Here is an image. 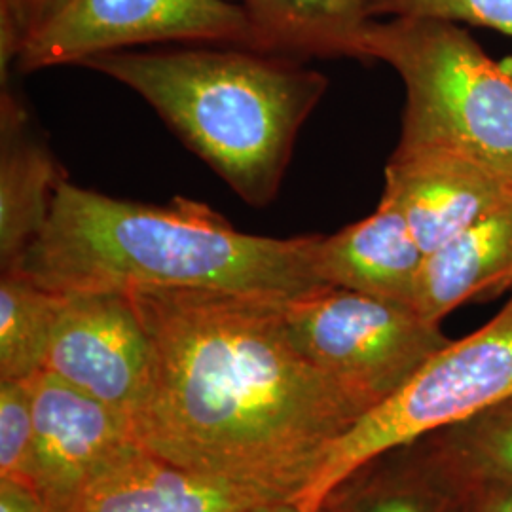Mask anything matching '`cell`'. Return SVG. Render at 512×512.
Wrapping results in <instances>:
<instances>
[{
    "label": "cell",
    "instance_id": "obj_2",
    "mask_svg": "<svg viewBox=\"0 0 512 512\" xmlns=\"http://www.w3.org/2000/svg\"><path fill=\"white\" fill-rule=\"evenodd\" d=\"M319 238L245 234L207 203L131 202L65 181L12 270L57 294L203 289L289 300L329 287L315 268Z\"/></svg>",
    "mask_w": 512,
    "mask_h": 512
},
{
    "label": "cell",
    "instance_id": "obj_18",
    "mask_svg": "<svg viewBox=\"0 0 512 512\" xmlns=\"http://www.w3.org/2000/svg\"><path fill=\"white\" fill-rule=\"evenodd\" d=\"M63 294L38 287L18 270L0 277V382L44 372Z\"/></svg>",
    "mask_w": 512,
    "mask_h": 512
},
{
    "label": "cell",
    "instance_id": "obj_17",
    "mask_svg": "<svg viewBox=\"0 0 512 512\" xmlns=\"http://www.w3.org/2000/svg\"><path fill=\"white\" fill-rule=\"evenodd\" d=\"M414 444L458 495L512 484V397Z\"/></svg>",
    "mask_w": 512,
    "mask_h": 512
},
{
    "label": "cell",
    "instance_id": "obj_5",
    "mask_svg": "<svg viewBox=\"0 0 512 512\" xmlns=\"http://www.w3.org/2000/svg\"><path fill=\"white\" fill-rule=\"evenodd\" d=\"M511 397L512 296L486 325L450 340L395 395L334 440L293 501L304 512H317L325 497L368 461Z\"/></svg>",
    "mask_w": 512,
    "mask_h": 512
},
{
    "label": "cell",
    "instance_id": "obj_24",
    "mask_svg": "<svg viewBox=\"0 0 512 512\" xmlns=\"http://www.w3.org/2000/svg\"><path fill=\"white\" fill-rule=\"evenodd\" d=\"M253 512H304L293 499H275L258 505Z\"/></svg>",
    "mask_w": 512,
    "mask_h": 512
},
{
    "label": "cell",
    "instance_id": "obj_3",
    "mask_svg": "<svg viewBox=\"0 0 512 512\" xmlns=\"http://www.w3.org/2000/svg\"><path fill=\"white\" fill-rule=\"evenodd\" d=\"M80 67L141 95L251 207L274 202L298 133L329 90V78L306 61L243 46L135 48Z\"/></svg>",
    "mask_w": 512,
    "mask_h": 512
},
{
    "label": "cell",
    "instance_id": "obj_12",
    "mask_svg": "<svg viewBox=\"0 0 512 512\" xmlns=\"http://www.w3.org/2000/svg\"><path fill=\"white\" fill-rule=\"evenodd\" d=\"M423 260L425 251L408 222L384 200L366 219L321 236L315 249V268L325 285L412 308Z\"/></svg>",
    "mask_w": 512,
    "mask_h": 512
},
{
    "label": "cell",
    "instance_id": "obj_21",
    "mask_svg": "<svg viewBox=\"0 0 512 512\" xmlns=\"http://www.w3.org/2000/svg\"><path fill=\"white\" fill-rule=\"evenodd\" d=\"M69 0H0V73L14 67L23 42Z\"/></svg>",
    "mask_w": 512,
    "mask_h": 512
},
{
    "label": "cell",
    "instance_id": "obj_13",
    "mask_svg": "<svg viewBox=\"0 0 512 512\" xmlns=\"http://www.w3.org/2000/svg\"><path fill=\"white\" fill-rule=\"evenodd\" d=\"M65 169L33 129L29 112L2 86L0 99V266L12 270L44 228Z\"/></svg>",
    "mask_w": 512,
    "mask_h": 512
},
{
    "label": "cell",
    "instance_id": "obj_20",
    "mask_svg": "<svg viewBox=\"0 0 512 512\" xmlns=\"http://www.w3.org/2000/svg\"><path fill=\"white\" fill-rule=\"evenodd\" d=\"M370 18H440L512 38V0H370Z\"/></svg>",
    "mask_w": 512,
    "mask_h": 512
},
{
    "label": "cell",
    "instance_id": "obj_4",
    "mask_svg": "<svg viewBox=\"0 0 512 512\" xmlns=\"http://www.w3.org/2000/svg\"><path fill=\"white\" fill-rule=\"evenodd\" d=\"M366 63L404 84L399 148H450L512 177V69L484 52L465 25L440 18H372Z\"/></svg>",
    "mask_w": 512,
    "mask_h": 512
},
{
    "label": "cell",
    "instance_id": "obj_14",
    "mask_svg": "<svg viewBox=\"0 0 512 512\" xmlns=\"http://www.w3.org/2000/svg\"><path fill=\"white\" fill-rule=\"evenodd\" d=\"M512 289V200L427 253L414 308L439 323L459 306Z\"/></svg>",
    "mask_w": 512,
    "mask_h": 512
},
{
    "label": "cell",
    "instance_id": "obj_22",
    "mask_svg": "<svg viewBox=\"0 0 512 512\" xmlns=\"http://www.w3.org/2000/svg\"><path fill=\"white\" fill-rule=\"evenodd\" d=\"M458 497V512H512V484L476 486Z\"/></svg>",
    "mask_w": 512,
    "mask_h": 512
},
{
    "label": "cell",
    "instance_id": "obj_19",
    "mask_svg": "<svg viewBox=\"0 0 512 512\" xmlns=\"http://www.w3.org/2000/svg\"><path fill=\"white\" fill-rule=\"evenodd\" d=\"M35 421L31 385L0 382V478L33 486Z\"/></svg>",
    "mask_w": 512,
    "mask_h": 512
},
{
    "label": "cell",
    "instance_id": "obj_16",
    "mask_svg": "<svg viewBox=\"0 0 512 512\" xmlns=\"http://www.w3.org/2000/svg\"><path fill=\"white\" fill-rule=\"evenodd\" d=\"M458 494L416 444L391 450L344 478L317 512H458Z\"/></svg>",
    "mask_w": 512,
    "mask_h": 512
},
{
    "label": "cell",
    "instance_id": "obj_9",
    "mask_svg": "<svg viewBox=\"0 0 512 512\" xmlns=\"http://www.w3.org/2000/svg\"><path fill=\"white\" fill-rule=\"evenodd\" d=\"M33 395V486L42 512H63L133 444L126 416L50 372L27 380Z\"/></svg>",
    "mask_w": 512,
    "mask_h": 512
},
{
    "label": "cell",
    "instance_id": "obj_6",
    "mask_svg": "<svg viewBox=\"0 0 512 512\" xmlns=\"http://www.w3.org/2000/svg\"><path fill=\"white\" fill-rule=\"evenodd\" d=\"M281 311L298 349L365 414L450 342L412 306L338 287L281 300Z\"/></svg>",
    "mask_w": 512,
    "mask_h": 512
},
{
    "label": "cell",
    "instance_id": "obj_1",
    "mask_svg": "<svg viewBox=\"0 0 512 512\" xmlns=\"http://www.w3.org/2000/svg\"><path fill=\"white\" fill-rule=\"evenodd\" d=\"M126 293L152 349L129 425L156 458L294 499L330 444L365 414L294 344L279 298Z\"/></svg>",
    "mask_w": 512,
    "mask_h": 512
},
{
    "label": "cell",
    "instance_id": "obj_11",
    "mask_svg": "<svg viewBox=\"0 0 512 512\" xmlns=\"http://www.w3.org/2000/svg\"><path fill=\"white\" fill-rule=\"evenodd\" d=\"M275 499L281 497L186 471L133 444L63 512H253Z\"/></svg>",
    "mask_w": 512,
    "mask_h": 512
},
{
    "label": "cell",
    "instance_id": "obj_7",
    "mask_svg": "<svg viewBox=\"0 0 512 512\" xmlns=\"http://www.w3.org/2000/svg\"><path fill=\"white\" fill-rule=\"evenodd\" d=\"M154 44L251 48V29L230 0H69L23 42L12 69L35 73Z\"/></svg>",
    "mask_w": 512,
    "mask_h": 512
},
{
    "label": "cell",
    "instance_id": "obj_8",
    "mask_svg": "<svg viewBox=\"0 0 512 512\" xmlns=\"http://www.w3.org/2000/svg\"><path fill=\"white\" fill-rule=\"evenodd\" d=\"M150 366L147 330L126 291L63 294L44 372L131 420Z\"/></svg>",
    "mask_w": 512,
    "mask_h": 512
},
{
    "label": "cell",
    "instance_id": "obj_10",
    "mask_svg": "<svg viewBox=\"0 0 512 512\" xmlns=\"http://www.w3.org/2000/svg\"><path fill=\"white\" fill-rule=\"evenodd\" d=\"M382 200L399 209L427 255L511 202L512 177L459 150L397 147Z\"/></svg>",
    "mask_w": 512,
    "mask_h": 512
},
{
    "label": "cell",
    "instance_id": "obj_15",
    "mask_svg": "<svg viewBox=\"0 0 512 512\" xmlns=\"http://www.w3.org/2000/svg\"><path fill=\"white\" fill-rule=\"evenodd\" d=\"M251 29V50L298 61H365L370 0H230Z\"/></svg>",
    "mask_w": 512,
    "mask_h": 512
},
{
    "label": "cell",
    "instance_id": "obj_23",
    "mask_svg": "<svg viewBox=\"0 0 512 512\" xmlns=\"http://www.w3.org/2000/svg\"><path fill=\"white\" fill-rule=\"evenodd\" d=\"M0 512H42V501L29 484L0 478Z\"/></svg>",
    "mask_w": 512,
    "mask_h": 512
}]
</instances>
